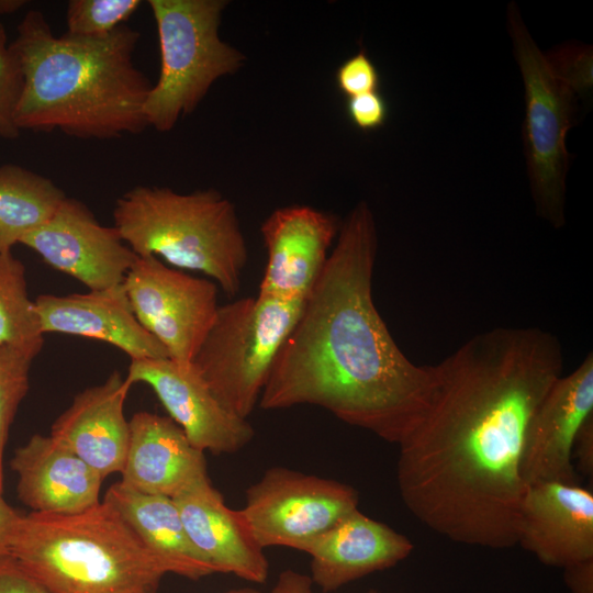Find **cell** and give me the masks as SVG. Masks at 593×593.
Masks as SVG:
<instances>
[{"label": "cell", "mask_w": 593, "mask_h": 593, "mask_svg": "<svg viewBox=\"0 0 593 593\" xmlns=\"http://www.w3.org/2000/svg\"><path fill=\"white\" fill-rule=\"evenodd\" d=\"M563 359L549 332L496 327L436 363L432 404L399 445L398 488L417 521L458 544L516 546L527 427Z\"/></svg>", "instance_id": "6da1fadb"}, {"label": "cell", "mask_w": 593, "mask_h": 593, "mask_svg": "<svg viewBox=\"0 0 593 593\" xmlns=\"http://www.w3.org/2000/svg\"><path fill=\"white\" fill-rule=\"evenodd\" d=\"M378 253L373 214L359 202L281 345L259 399L264 410L322 407L400 445L428 411L436 365L412 362L372 298Z\"/></svg>", "instance_id": "7a4b0ae2"}, {"label": "cell", "mask_w": 593, "mask_h": 593, "mask_svg": "<svg viewBox=\"0 0 593 593\" xmlns=\"http://www.w3.org/2000/svg\"><path fill=\"white\" fill-rule=\"evenodd\" d=\"M16 31L20 131L110 139L148 127L144 105L153 83L133 61L137 30L123 24L99 37L55 36L44 14L30 10Z\"/></svg>", "instance_id": "3957f363"}, {"label": "cell", "mask_w": 593, "mask_h": 593, "mask_svg": "<svg viewBox=\"0 0 593 593\" xmlns=\"http://www.w3.org/2000/svg\"><path fill=\"white\" fill-rule=\"evenodd\" d=\"M9 556L49 593H157L167 573L104 500L76 514L20 515Z\"/></svg>", "instance_id": "277c9868"}, {"label": "cell", "mask_w": 593, "mask_h": 593, "mask_svg": "<svg viewBox=\"0 0 593 593\" xmlns=\"http://www.w3.org/2000/svg\"><path fill=\"white\" fill-rule=\"evenodd\" d=\"M113 226L138 256H160L204 273L228 296L237 294L248 260L233 203L214 189L178 193L137 186L116 199Z\"/></svg>", "instance_id": "5b68a950"}, {"label": "cell", "mask_w": 593, "mask_h": 593, "mask_svg": "<svg viewBox=\"0 0 593 593\" xmlns=\"http://www.w3.org/2000/svg\"><path fill=\"white\" fill-rule=\"evenodd\" d=\"M157 26L160 72L144 105L148 126L175 127L221 77L237 71L245 56L219 34L223 0H149Z\"/></svg>", "instance_id": "8992f818"}, {"label": "cell", "mask_w": 593, "mask_h": 593, "mask_svg": "<svg viewBox=\"0 0 593 593\" xmlns=\"http://www.w3.org/2000/svg\"><path fill=\"white\" fill-rule=\"evenodd\" d=\"M304 301L260 295L220 305L192 365L217 402L247 419Z\"/></svg>", "instance_id": "52a82bcc"}, {"label": "cell", "mask_w": 593, "mask_h": 593, "mask_svg": "<svg viewBox=\"0 0 593 593\" xmlns=\"http://www.w3.org/2000/svg\"><path fill=\"white\" fill-rule=\"evenodd\" d=\"M507 25L525 88L523 139L530 191L538 215L558 228L564 225L566 136L574 113V91L538 48L515 2L508 4Z\"/></svg>", "instance_id": "ba28073f"}, {"label": "cell", "mask_w": 593, "mask_h": 593, "mask_svg": "<svg viewBox=\"0 0 593 593\" xmlns=\"http://www.w3.org/2000/svg\"><path fill=\"white\" fill-rule=\"evenodd\" d=\"M239 510L258 545L306 551L358 508L356 489L337 480L272 467L245 492Z\"/></svg>", "instance_id": "9c48e42d"}, {"label": "cell", "mask_w": 593, "mask_h": 593, "mask_svg": "<svg viewBox=\"0 0 593 593\" xmlns=\"http://www.w3.org/2000/svg\"><path fill=\"white\" fill-rule=\"evenodd\" d=\"M123 286L139 324L169 358L191 363L220 306L216 283L145 256L136 259Z\"/></svg>", "instance_id": "30bf717a"}, {"label": "cell", "mask_w": 593, "mask_h": 593, "mask_svg": "<svg viewBox=\"0 0 593 593\" xmlns=\"http://www.w3.org/2000/svg\"><path fill=\"white\" fill-rule=\"evenodd\" d=\"M20 244L89 290L122 284L138 258L114 226L100 224L85 203L68 197L45 224Z\"/></svg>", "instance_id": "8fae6325"}, {"label": "cell", "mask_w": 593, "mask_h": 593, "mask_svg": "<svg viewBox=\"0 0 593 593\" xmlns=\"http://www.w3.org/2000/svg\"><path fill=\"white\" fill-rule=\"evenodd\" d=\"M125 379L131 385H149L169 417L203 452L234 454L255 436L247 419L231 414L217 402L192 362L179 363L171 358L131 360Z\"/></svg>", "instance_id": "7c38bea8"}, {"label": "cell", "mask_w": 593, "mask_h": 593, "mask_svg": "<svg viewBox=\"0 0 593 593\" xmlns=\"http://www.w3.org/2000/svg\"><path fill=\"white\" fill-rule=\"evenodd\" d=\"M593 416V356L569 374L560 376L529 421L521 461L526 485L561 482L575 484L573 445L580 428Z\"/></svg>", "instance_id": "4fadbf2b"}, {"label": "cell", "mask_w": 593, "mask_h": 593, "mask_svg": "<svg viewBox=\"0 0 593 593\" xmlns=\"http://www.w3.org/2000/svg\"><path fill=\"white\" fill-rule=\"evenodd\" d=\"M339 227L335 216L307 205L275 210L260 227L267 261L257 294L280 301H304Z\"/></svg>", "instance_id": "5bb4252c"}, {"label": "cell", "mask_w": 593, "mask_h": 593, "mask_svg": "<svg viewBox=\"0 0 593 593\" xmlns=\"http://www.w3.org/2000/svg\"><path fill=\"white\" fill-rule=\"evenodd\" d=\"M516 545L541 563L566 568L593 559V494L578 483L527 485Z\"/></svg>", "instance_id": "9a60e30c"}, {"label": "cell", "mask_w": 593, "mask_h": 593, "mask_svg": "<svg viewBox=\"0 0 593 593\" xmlns=\"http://www.w3.org/2000/svg\"><path fill=\"white\" fill-rule=\"evenodd\" d=\"M43 333H60L105 342L131 360L169 358L167 349L136 318L123 283L34 300Z\"/></svg>", "instance_id": "2e32d148"}, {"label": "cell", "mask_w": 593, "mask_h": 593, "mask_svg": "<svg viewBox=\"0 0 593 593\" xmlns=\"http://www.w3.org/2000/svg\"><path fill=\"white\" fill-rule=\"evenodd\" d=\"M198 552L215 573L265 583L269 563L239 510L228 507L209 477L172 499Z\"/></svg>", "instance_id": "e0dca14e"}, {"label": "cell", "mask_w": 593, "mask_h": 593, "mask_svg": "<svg viewBox=\"0 0 593 593\" xmlns=\"http://www.w3.org/2000/svg\"><path fill=\"white\" fill-rule=\"evenodd\" d=\"M131 387L114 371L103 383L76 394L52 425L51 436L103 479L124 467L130 440L124 402Z\"/></svg>", "instance_id": "ac0fdd59"}, {"label": "cell", "mask_w": 593, "mask_h": 593, "mask_svg": "<svg viewBox=\"0 0 593 593\" xmlns=\"http://www.w3.org/2000/svg\"><path fill=\"white\" fill-rule=\"evenodd\" d=\"M413 548L405 535L357 508L314 540L305 552L311 557L312 583L332 592L394 567Z\"/></svg>", "instance_id": "d6986e66"}, {"label": "cell", "mask_w": 593, "mask_h": 593, "mask_svg": "<svg viewBox=\"0 0 593 593\" xmlns=\"http://www.w3.org/2000/svg\"><path fill=\"white\" fill-rule=\"evenodd\" d=\"M121 482L146 494L176 497L208 475L204 452L170 417L141 411L130 419Z\"/></svg>", "instance_id": "ffe728a7"}, {"label": "cell", "mask_w": 593, "mask_h": 593, "mask_svg": "<svg viewBox=\"0 0 593 593\" xmlns=\"http://www.w3.org/2000/svg\"><path fill=\"white\" fill-rule=\"evenodd\" d=\"M10 466L19 500L32 512L76 514L100 502L103 478L51 435L31 436Z\"/></svg>", "instance_id": "44dd1931"}, {"label": "cell", "mask_w": 593, "mask_h": 593, "mask_svg": "<svg viewBox=\"0 0 593 593\" xmlns=\"http://www.w3.org/2000/svg\"><path fill=\"white\" fill-rule=\"evenodd\" d=\"M103 500L121 514L167 573L190 580L215 573L189 539L172 499L142 493L120 481L108 489Z\"/></svg>", "instance_id": "7402d4cb"}, {"label": "cell", "mask_w": 593, "mask_h": 593, "mask_svg": "<svg viewBox=\"0 0 593 593\" xmlns=\"http://www.w3.org/2000/svg\"><path fill=\"white\" fill-rule=\"evenodd\" d=\"M66 199L51 179L15 164L0 166V250L45 224Z\"/></svg>", "instance_id": "603a6c76"}, {"label": "cell", "mask_w": 593, "mask_h": 593, "mask_svg": "<svg viewBox=\"0 0 593 593\" xmlns=\"http://www.w3.org/2000/svg\"><path fill=\"white\" fill-rule=\"evenodd\" d=\"M43 345L44 333L27 293L25 267L11 250H0V349L15 350L33 360Z\"/></svg>", "instance_id": "cb8c5ba5"}, {"label": "cell", "mask_w": 593, "mask_h": 593, "mask_svg": "<svg viewBox=\"0 0 593 593\" xmlns=\"http://www.w3.org/2000/svg\"><path fill=\"white\" fill-rule=\"evenodd\" d=\"M141 4L139 0H70L66 10V34L104 36L126 24Z\"/></svg>", "instance_id": "d4e9b609"}, {"label": "cell", "mask_w": 593, "mask_h": 593, "mask_svg": "<svg viewBox=\"0 0 593 593\" xmlns=\"http://www.w3.org/2000/svg\"><path fill=\"white\" fill-rule=\"evenodd\" d=\"M31 359L11 350L0 349V490L3 491V457L9 429L30 388Z\"/></svg>", "instance_id": "484cf974"}, {"label": "cell", "mask_w": 593, "mask_h": 593, "mask_svg": "<svg viewBox=\"0 0 593 593\" xmlns=\"http://www.w3.org/2000/svg\"><path fill=\"white\" fill-rule=\"evenodd\" d=\"M22 75L19 60L0 22V137L16 138L15 109L21 91Z\"/></svg>", "instance_id": "4316f807"}, {"label": "cell", "mask_w": 593, "mask_h": 593, "mask_svg": "<svg viewBox=\"0 0 593 593\" xmlns=\"http://www.w3.org/2000/svg\"><path fill=\"white\" fill-rule=\"evenodd\" d=\"M337 89L347 98L378 91L379 71L370 57L360 51L347 58L336 70Z\"/></svg>", "instance_id": "83f0119b"}, {"label": "cell", "mask_w": 593, "mask_h": 593, "mask_svg": "<svg viewBox=\"0 0 593 593\" xmlns=\"http://www.w3.org/2000/svg\"><path fill=\"white\" fill-rule=\"evenodd\" d=\"M546 58L556 75L573 91L592 86V55L588 48H559Z\"/></svg>", "instance_id": "f1b7e54d"}, {"label": "cell", "mask_w": 593, "mask_h": 593, "mask_svg": "<svg viewBox=\"0 0 593 593\" xmlns=\"http://www.w3.org/2000/svg\"><path fill=\"white\" fill-rule=\"evenodd\" d=\"M346 113L354 126L368 132L380 128L388 119V104L379 91L347 98Z\"/></svg>", "instance_id": "f546056e"}, {"label": "cell", "mask_w": 593, "mask_h": 593, "mask_svg": "<svg viewBox=\"0 0 593 593\" xmlns=\"http://www.w3.org/2000/svg\"><path fill=\"white\" fill-rule=\"evenodd\" d=\"M0 593H49L10 556L0 558Z\"/></svg>", "instance_id": "4dcf8cb0"}, {"label": "cell", "mask_w": 593, "mask_h": 593, "mask_svg": "<svg viewBox=\"0 0 593 593\" xmlns=\"http://www.w3.org/2000/svg\"><path fill=\"white\" fill-rule=\"evenodd\" d=\"M577 458V467L581 474L592 478L593 475V416L580 428L574 440L573 452Z\"/></svg>", "instance_id": "1f68e13d"}, {"label": "cell", "mask_w": 593, "mask_h": 593, "mask_svg": "<svg viewBox=\"0 0 593 593\" xmlns=\"http://www.w3.org/2000/svg\"><path fill=\"white\" fill-rule=\"evenodd\" d=\"M563 577L570 593H593V559L563 568Z\"/></svg>", "instance_id": "d6a6232c"}, {"label": "cell", "mask_w": 593, "mask_h": 593, "mask_svg": "<svg viewBox=\"0 0 593 593\" xmlns=\"http://www.w3.org/2000/svg\"><path fill=\"white\" fill-rule=\"evenodd\" d=\"M310 575L292 569L283 570L271 590V593H313Z\"/></svg>", "instance_id": "836d02e7"}, {"label": "cell", "mask_w": 593, "mask_h": 593, "mask_svg": "<svg viewBox=\"0 0 593 593\" xmlns=\"http://www.w3.org/2000/svg\"><path fill=\"white\" fill-rule=\"evenodd\" d=\"M0 490V558L9 556L10 542L20 515L5 502Z\"/></svg>", "instance_id": "e575fe53"}, {"label": "cell", "mask_w": 593, "mask_h": 593, "mask_svg": "<svg viewBox=\"0 0 593 593\" xmlns=\"http://www.w3.org/2000/svg\"><path fill=\"white\" fill-rule=\"evenodd\" d=\"M26 3L27 1L25 0H0V15L13 14Z\"/></svg>", "instance_id": "d590c367"}, {"label": "cell", "mask_w": 593, "mask_h": 593, "mask_svg": "<svg viewBox=\"0 0 593 593\" xmlns=\"http://www.w3.org/2000/svg\"><path fill=\"white\" fill-rule=\"evenodd\" d=\"M226 593H261L257 590H254V589H250V588H242V589H237V590H231Z\"/></svg>", "instance_id": "8d00e7d4"}]
</instances>
